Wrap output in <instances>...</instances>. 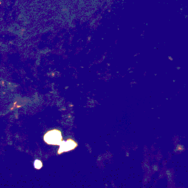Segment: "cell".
Listing matches in <instances>:
<instances>
[{
    "instance_id": "obj_1",
    "label": "cell",
    "mask_w": 188,
    "mask_h": 188,
    "mask_svg": "<svg viewBox=\"0 0 188 188\" xmlns=\"http://www.w3.org/2000/svg\"><path fill=\"white\" fill-rule=\"evenodd\" d=\"M44 140L48 145H60L63 141L62 133L58 129L51 130L45 134Z\"/></svg>"
},
{
    "instance_id": "obj_2",
    "label": "cell",
    "mask_w": 188,
    "mask_h": 188,
    "mask_svg": "<svg viewBox=\"0 0 188 188\" xmlns=\"http://www.w3.org/2000/svg\"><path fill=\"white\" fill-rule=\"evenodd\" d=\"M77 146V143L72 139H70L66 141H62L60 145V149L58 150V154L60 155L63 152L70 151L75 149Z\"/></svg>"
},
{
    "instance_id": "obj_3",
    "label": "cell",
    "mask_w": 188,
    "mask_h": 188,
    "mask_svg": "<svg viewBox=\"0 0 188 188\" xmlns=\"http://www.w3.org/2000/svg\"><path fill=\"white\" fill-rule=\"evenodd\" d=\"M34 166L35 168L37 169H40L42 167V163L41 161H40L39 159H36L34 163Z\"/></svg>"
},
{
    "instance_id": "obj_4",
    "label": "cell",
    "mask_w": 188,
    "mask_h": 188,
    "mask_svg": "<svg viewBox=\"0 0 188 188\" xmlns=\"http://www.w3.org/2000/svg\"><path fill=\"white\" fill-rule=\"evenodd\" d=\"M184 149H185V147L183 145H180V144H178L175 147V149H174V152H182L183 151H184Z\"/></svg>"
},
{
    "instance_id": "obj_5",
    "label": "cell",
    "mask_w": 188,
    "mask_h": 188,
    "mask_svg": "<svg viewBox=\"0 0 188 188\" xmlns=\"http://www.w3.org/2000/svg\"><path fill=\"white\" fill-rule=\"evenodd\" d=\"M166 174L167 175V177H168V180L171 181L172 180V173H171V172L169 171L168 170V171H166Z\"/></svg>"
}]
</instances>
